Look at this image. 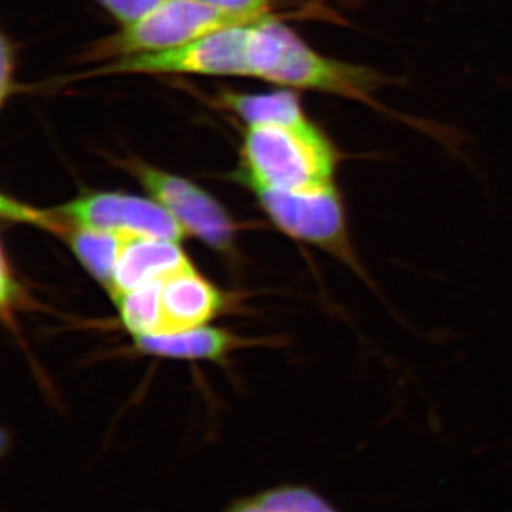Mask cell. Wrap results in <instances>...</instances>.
<instances>
[{
    "mask_svg": "<svg viewBox=\"0 0 512 512\" xmlns=\"http://www.w3.org/2000/svg\"><path fill=\"white\" fill-rule=\"evenodd\" d=\"M335 167V150L312 124L248 126L239 178L252 191L309 190L332 184Z\"/></svg>",
    "mask_w": 512,
    "mask_h": 512,
    "instance_id": "cell-1",
    "label": "cell"
},
{
    "mask_svg": "<svg viewBox=\"0 0 512 512\" xmlns=\"http://www.w3.org/2000/svg\"><path fill=\"white\" fill-rule=\"evenodd\" d=\"M268 18L266 10L232 12L202 0H168L146 18L94 43L82 60L96 62L158 52L187 45L221 30L255 25Z\"/></svg>",
    "mask_w": 512,
    "mask_h": 512,
    "instance_id": "cell-2",
    "label": "cell"
},
{
    "mask_svg": "<svg viewBox=\"0 0 512 512\" xmlns=\"http://www.w3.org/2000/svg\"><path fill=\"white\" fill-rule=\"evenodd\" d=\"M252 26L221 30L171 49L120 57L96 69L77 74L73 79L86 80L117 74L170 73L249 76L248 40Z\"/></svg>",
    "mask_w": 512,
    "mask_h": 512,
    "instance_id": "cell-3",
    "label": "cell"
},
{
    "mask_svg": "<svg viewBox=\"0 0 512 512\" xmlns=\"http://www.w3.org/2000/svg\"><path fill=\"white\" fill-rule=\"evenodd\" d=\"M254 192L265 214L288 237L355 264L345 205L333 183L309 190L258 188Z\"/></svg>",
    "mask_w": 512,
    "mask_h": 512,
    "instance_id": "cell-4",
    "label": "cell"
},
{
    "mask_svg": "<svg viewBox=\"0 0 512 512\" xmlns=\"http://www.w3.org/2000/svg\"><path fill=\"white\" fill-rule=\"evenodd\" d=\"M124 168L140 181L153 200L160 202L180 222L188 235L218 252L228 254L234 249L237 225L208 192L143 161L128 160Z\"/></svg>",
    "mask_w": 512,
    "mask_h": 512,
    "instance_id": "cell-5",
    "label": "cell"
},
{
    "mask_svg": "<svg viewBox=\"0 0 512 512\" xmlns=\"http://www.w3.org/2000/svg\"><path fill=\"white\" fill-rule=\"evenodd\" d=\"M282 55L266 82L296 89L322 90L342 96L365 99L375 77L366 70L333 62L316 55L305 43L282 26Z\"/></svg>",
    "mask_w": 512,
    "mask_h": 512,
    "instance_id": "cell-6",
    "label": "cell"
},
{
    "mask_svg": "<svg viewBox=\"0 0 512 512\" xmlns=\"http://www.w3.org/2000/svg\"><path fill=\"white\" fill-rule=\"evenodd\" d=\"M191 265L190 259L180 247V242L141 237L126 232L119 261L114 269L110 296L113 298L117 293L164 281L168 276Z\"/></svg>",
    "mask_w": 512,
    "mask_h": 512,
    "instance_id": "cell-7",
    "label": "cell"
},
{
    "mask_svg": "<svg viewBox=\"0 0 512 512\" xmlns=\"http://www.w3.org/2000/svg\"><path fill=\"white\" fill-rule=\"evenodd\" d=\"M224 305L221 292L194 266L168 276L161 286L163 330L161 333L207 325Z\"/></svg>",
    "mask_w": 512,
    "mask_h": 512,
    "instance_id": "cell-8",
    "label": "cell"
},
{
    "mask_svg": "<svg viewBox=\"0 0 512 512\" xmlns=\"http://www.w3.org/2000/svg\"><path fill=\"white\" fill-rule=\"evenodd\" d=\"M134 345L144 355L168 359L221 360L232 350L249 345V340L228 330L200 326L178 332L136 336Z\"/></svg>",
    "mask_w": 512,
    "mask_h": 512,
    "instance_id": "cell-9",
    "label": "cell"
},
{
    "mask_svg": "<svg viewBox=\"0 0 512 512\" xmlns=\"http://www.w3.org/2000/svg\"><path fill=\"white\" fill-rule=\"evenodd\" d=\"M221 103L237 113L249 126H308L303 116L298 97L291 92L274 94H238L222 93Z\"/></svg>",
    "mask_w": 512,
    "mask_h": 512,
    "instance_id": "cell-10",
    "label": "cell"
},
{
    "mask_svg": "<svg viewBox=\"0 0 512 512\" xmlns=\"http://www.w3.org/2000/svg\"><path fill=\"white\" fill-rule=\"evenodd\" d=\"M127 194L120 192H90L76 200L56 207V210L77 227L101 232L126 229Z\"/></svg>",
    "mask_w": 512,
    "mask_h": 512,
    "instance_id": "cell-11",
    "label": "cell"
},
{
    "mask_svg": "<svg viewBox=\"0 0 512 512\" xmlns=\"http://www.w3.org/2000/svg\"><path fill=\"white\" fill-rule=\"evenodd\" d=\"M224 512H339L326 498L303 485H281L239 498Z\"/></svg>",
    "mask_w": 512,
    "mask_h": 512,
    "instance_id": "cell-12",
    "label": "cell"
},
{
    "mask_svg": "<svg viewBox=\"0 0 512 512\" xmlns=\"http://www.w3.org/2000/svg\"><path fill=\"white\" fill-rule=\"evenodd\" d=\"M161 286L163 281L153 282L113 296L121 322L134 338L156 335L163 330Z\"/></svg>",
    "mask_w": 512,
    "mask_h": 512,
    "instance_id": "cell-13",
    "label": "cell"
},
{
    "mask_svg": "<svg viewBox=\"0 0 512 512\" xmlns=\"http://www.w3.org/2000/svg\"><path fill=\"white\" fill-rule=\"evenodd\" d=\"M111 16L124 26L133 25L146 18L168 0H96Z\"/></svg>",
    "mask_w": 512,
    "mask_h": 512,
    "instance_id": "cell-14",
    "label": "cell"
},
{
    "mask_svg": "<svg viewBox=\"0 0 512 512\" xmlns=\"http://www.w3.org/2000/svg\"><path fill=\"white\" fill-rule=\"evenodd\" d=\"M2 76H0V103L5 106L6 100L13 92V72H15V66H13V47L8 42V37L2 35Z\"/></svg>",
    "mask_w": 512,
    "mask_h": 512,
    "instance_id": "cell-15",
    "label": "cell"
},
{
    "mask_svg": "<svg viewBox=\"0 0 512 512\" xmlns=\"http://www.w3.org/2000/svg\"><path fill=\"white\" fill-rule=\"evenodd\" d=\"M217 8L232 10V12H259L266 10L269 0H202Z\"/></svg>",
    "mask_w": 512,
    "mask_h": 512,
    "instance_id": "cell-16",
    "label": "cell"
}]
</instances>
